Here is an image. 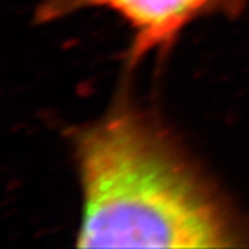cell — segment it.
Masks as SVG:
<instances>
[{
    "label": "cell",
    "mask_w": 249,
    "mask_h": 249,
    "mask_svg": "<svg viewBox=\"0 0 249 249\" xmlns=\"http://www.w3.org/2000/svg\"><path fill=\"white\" fill-rule=\"evenodd\" d=\"M83 194L77 245L249 246V227L173 134L119 101L72 135Z\"/></svg>",
    "instance_id": "1"
},
{
    "label": "cell",
    "mask_w": 249,
    "mask_h": 249,
    "mask_svg": "<svg viewBox=\"0 0 249 249\" xmlns=\"http://www.w3.org/2000/svg\"><path fill=\"white\" fill-rule=\"evenodd\" d=\"M248 0H41L38 23H53L83 9L117 12L132 30L129 59L137 62L155 50H167L185 26L207 15H237Z\"/></svg>",
    "instance_id": "2"
}]
</instances>
